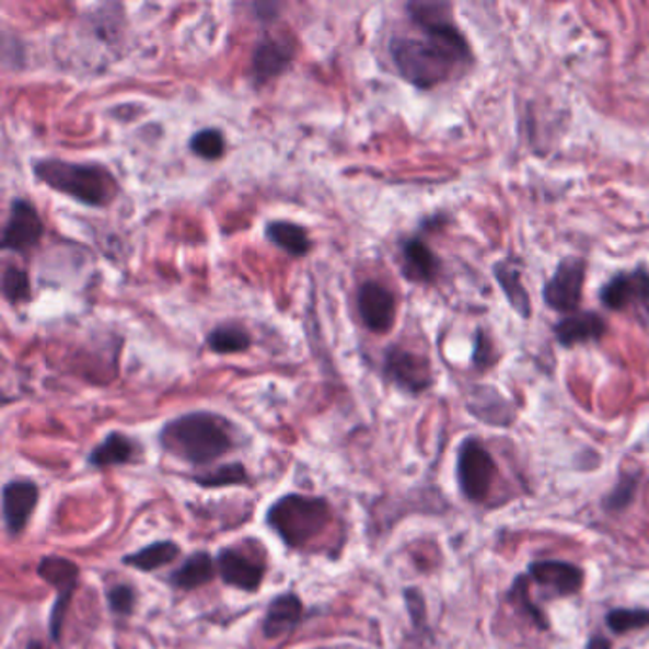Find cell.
I'll return each mask as SVG.
<instances>
[{"mask_svg":"<svg viewBox=\"0 0 649 649\" xmlns=\"http://www.w3.org/2000/svg\"><path fill=\"white\" fill-rule=\"evenodd\" d=\"M406 10L409 20L421 30V37L396 35L389 43L394 67L404 81L429 90L473 61L467 38L453 23L450 4L409 2Z\"/></svg>","mask_w":649,"mask_h":649,"instance_id":"1","label":"cell"},{"mask_svg":"<svg viewBox=\"0 0 649 649\" xmlns=\"http://www.w3.org/2000/svg\"><path fill=\"white\" fill-rule=\"evenodd\" d=\"M161 444L166 452L190 465H210L233 448L225 417L210 412H190L164 425Z\"/></svg>","mask_w":649,"mask_h":649,"instance_id":"2","label":"cell"},{"mask_svg":"<svg viewBox=\"0 0 649 649\" xmlns=\"http://www.w3.org/2000/svg\"><path fill=\"white\" fill-rule=\"evenodd\" d=\"M33 172L50 189L71 197L81 205L103 208L111 205L118 195L115 175L102 164H79V162L44 159L35 162Z\"/></svg>","mask_w":649,"mask_h":649,"instance_id":"3","label":"cell"},{"mask_svg":"<svg viewBox=\"0 0 649 649\" xmlns=\"http://www.w3.org/2000/svg\"><path fill=\"white\" fill-rule=\"evenodd\" d=\"M332 519L328 501L322 497L288 494L267 511V524L288 547L301 548L318 537Z\"/></svg>","mask_w":649,"mask_h":649,"instance_id":"4","label":"cell"},{"mask_svg":"<svg viewBox=\"0 0 649 649\" xmlns=\"http://www.w3.org/2000/svg\"><path fill=\"white\" fill-rule=\"evenodd\" d=\"M497 465L491 453L478 438H465L457 452V482L461 494L471 503H480L489 496Z\"/></svg>","mask_w":649,"mask_h":649,"instance_id":"5","label":"cell"},{"mask_svg":"<svg viewBox=\"0 0 649 649\" xmlns=\"http://www.w3.org/2000/svg\"><path fill=\"white\" fill-rule=\"evenodd\" d=\"M38 576L43 577L46 583L51 584L58 591V599H56V604L51 607L50 636L54 642H59L67 610L71 604L73 592L77 591L81 571L71 560L59 558V556H46L43 563L38 564Z\"/></svg>","mask_w":649,"mask_h":649,"instance_id":"6","label":"cell"},{"mask_svg":"<svg viewBox=\"0 0 649 649\" xmlns=\"http://www.w3.org/2000/svg\"><path fill=\"white\" fill-rule=\"evenodd\" d=\"M600 300L610 311H635L649 321V273L636 269L619 273L600 290Z\"/></svg>","mask_w":649,"mask_h":649,"instance_id":"7","label":"cell"},{"mask_svg":"<svg viewBox=\"0 0 649 649\" xmlns=\"http://www.w3.org/2000/svg\"><path fill=\"white\" fill-rule=\"evenodd\" d=\"M584 277L587 262L581 257H566L545 285V303L558 313L576 311L583 295Z\"/></svg>","mask_w":649,"mask_h":649,"instance_id":"8","label":"cell"},{"mask_svg":"<svg viewBox=\"0 0 649 649\" xmlns=\"http://www.w3.org/2000/svg\"><path fill=\"white\" fill-rule=\"evenodd\" d=\"M383 370L389 381L409 394H419L432 385L431 362L412 350L391 347L385 352Z\"/></svg>","mask_w":649,"mask_h":649,"instance_id":"9","label":"cell"},{"mask_svg":"<svg viewBox=\"0 0 649 649\" xmlns=\"http://www.w3.org/2000/svg\"><path fill=\"white\" fill-rule=\"evenodd\" d=\"M43 234V219L38 216L37 208L23 198H14L8 212L7 225L2 231V250L23 254L35 248Z\"/></svg>","mask_w":649,"mask_h":649,"instance_id":"10","label":"cell"},{"mask_svg":"<svg viewBox=\"0 0 649 649\" xmlns=\"http://www.w3.org/2000/svg\"><path fill=\"white\" fill-rule=\"evenodd\" d=\"M358 313L373 334H387L396 318V300L385 286L368 280L358 290Z\"/></svg>","mask_w":649,"mask_h":649,"instance_id":"11","label":"cell"},{"mask_svg":"<svg viewBox=\"0 0 649 649\" xmlns=\"http://www.w3.org/2000/svg\"><path fill=\"white\" fill-rule=\"evenodd\" d=\"M530 581L553 592V596L564 599L581 592L584 584V571L576 564L564 560H537L528 566Z\"/></svg>","mask_w":649,"mask_h":649,"instance_id":"12","label":"cell"},{"mask_svg":"<svg viewBox=\"0 0 649 649\" xmlns=\"http://www.w3.org/2000/svg\"><path fill=\"white\" fill-rule=\"evenodd\" d=\"M218 571L229 587L239 591L256 592L265 577V564L241 548H223L218 555Z\"/></svg>","mask_w":649,"mask_h":649,"instance_id":"13","label":"cell"},{"mask_svg":"<svg viewBox=\"0 0 649 649\" xmlns=\"http://www.w3.org/2000/svg\"><path fill=\"white\" fill-rule=\"evenodd\" d=\"M293 51L295 48L288 38L265 33L256 44V50L252 56L254 81L257 84H267L273 79L280 77L288 67L292 66Z\"/></svg>","mask_w":649,"mask_h":649,"instance_id":"14","label":"cell"},{"mask_svg":"<svg viewBox=\"0 0 649 649\" xmlns=\"http://www.w3.org/2000/svg\"><path fill=\"white\" fill-rule=\"evenodd\" d=\"M38 503V488L33 480L8 482L2 489V517L8 533L18 535L25 530Z\"/></svg>","mask_w":649,"mask_h":649,"instance_id":"15","label":"cell"},{"mask_svg":"<svg viewBox=\"0 0 649 649\" xmlns=\"http://www.w3.org/2000/svg\"><path fill=\"white\" fill-rule=\"evenodd\" d=\"M607 332L606 321L596 313H577L566 316L555 326L556 341L563 347L599 341Z\"/></svg>","mask_w":649,"mask_h":649,"instance_id":"16","label":"cell"},{"mask_svg":"<svg viewBox=\"0 0 649 649\" xmlns=\"http://www.w3.org/2000/svg\"><path fill=\"white\" fill-rule=\"evenodd\" d=\"M401 257L402 275L417 285H429L440 273L437 254L421 239H408L404 242Z\"/></svg>","mask_w":649,"mask_h":649,"instance_id":"17","label":"cell"},{"mask_svg":"<svg viewBox=\"0 0 649 649\" xmlns=\"http://www.w3.org/2000/svg\"><path fill=\"white\" fill-rule=\"evenodd\" d=\"M301 621H303V604L300 596L282 594L270 602L269 610L265 613L262 625L263 635L267 638L288 635L300 625Z\"/></svg>","mask_w":649,"mask_h":649,"instance_id":"18","label":"cell"},{"mask_svg":"<svg viewBox=\"0 0 649 649\" xmlns=\"http://www.w3.org/2000/svg\"><path fill=\"white\" fill-rule=\"evenodd\" d=\"M471 414L482 424L494 427H509L514 421V409L511 402L505 401L501 394L489 387H476L473 401L468 404Z\"/></svg>","mask_w":649,"mask_h":649,"instance_id":"19","label":"cell"},{"mask_svg":"<svg viewBox=\"0 0 649 649\" xmlns=\"http://www.w3.org/2000/svg\"><path fill=\"white\" fill-rule=\"evenodd\" d=\"M216 576V566L210 553L200 551L187 556V560L169 577L170 584L179 591H195L202 584L210 583Z\"/></svg>","mask_w":649,"mask_h":649,"instance_id":"20","label":"cell"},{"mask_svg":"<svg viewBox=\"0 0 649 649\" xmlns=\"http://www.w3.org/2000/svg\"><path fill=\"white\" fill-rule=\"evenodd\" d=\"M136 457V442L123 432H109L102 444L95 445L88 455V463L95 468L126 465Z\"/></svg>","mask_w":649,"mask_h":649,"instance_id":"21","label":"cell"},{"mask_svg":"<svg viewBox=\"0 0 649 649\" xmlns=\"http://www.w3.org/2000/svg\"><path fill=\"white\" fill-rule=\"evenodd\" d=\"M265 236L269 239L270 244L285 250L286 254L292 257H305L313 248L305 227L295 225L290 221H270L265 227Z\"/></svg>","mask_w":649,"mask_h":649,"instance_id":"22","label":"cell"},{"mask_svg":"<svg viewBox=\"0 0 649 649\" xmlns=\"http://www.w3.org/2000/svg\"><path fill=\"white\" fill-rule=\"evenodd\" d=\"M494 273H496L497 282L503 288L505 295H507L512 309L520 316L530 318L532 316V301H530V295H528L524 285H522V275H520L517 263L499 262L494 267Z\"/></svg>","mask_w":649,"mask_h":649,"instance_id":"23","label":"cell"},{"mask_svg":"<svg viewBox=\"0 0 649 649\" xmlns=\"http://www.w3.org/2000/svg\"><path fill=\"white\" fill-rule=\"evenodd\" d=\"M177 556H179V547L175 545L174 541H157L153 545H147L138 553L126 555L123 563L126 566L143 571V573H149V571L162 568L166 564L174 563Z\"/></svg>","mask_w":649,"mask_h":649,"instance_id":"24","label":"cell"},{"mask_svg":"<svg viewBox=\"0 0 649 649\" xmlns=\"http://www.w3.org/2000/svg\"><path fill=\"white\" fill-rule=\"evenodd\" d=\"M206 344L218 355H236V352L250 349L252 337H250L248 329L241 324L227 322V324H219L208 334Z\"/></svg>","mask_w":649,"mask_h":649,"instance_id":"25","label":"cell"},{"mask_svg":"<svg viewBox=\"0 0 649 649\" xmlns=\"http://www.w3.org/2000/svg\"><path fill=\"white\" fill-rule=\"evenodd\" d=\"M509 600H511L514 606L519 607L520 612L524 613L525 617H530L535 627L541 630H547L548 625L547 613L543 612L537 604H533V600L530 599V577L528 573L514 579L511 591H509Z\"/></svg>","mask_w":649,"mask_h":649,"instance_id":"26","label":"cell"},{"mask_svg":"<svg viewBox=\"0 0 649 649\" xmlns=\"http://www.w3.org/2000/svg\"><path fill=\"white\" fill-rule=\"evenodd\" d=\"M606 627L613 635H627L630 630L649 627V610L644 607H615L607 612Z\"/></svg>","mask_w":649,"mask_h":649,"instance_id":"27","label":"cell"},{"mask_svg":"<svg viewBox=\"0 0 649 649\" xmlns=\"http://www.w3.org/2000/svg\"><path fill=\"white\" fill-rule=\"evenodd\" d=\"M195 482L202 488H221V486H241L248 484V473L242 463H229L213 468L206 475L195 476Z\"/></svg>","mask_w":649,"mask_h":649,"instance_id":"28","label":"cell"},{"mask_svg":"<svg viewBox=\"0 0 649 649\" xmlns=\"http://www.w3.org/2000/svg\"><path fill=\"white\" fill-rule=\"evenodd\" d=\"M2 295L12 305H20L31 300L30 277L18 265H8L2 273Z\"/></svg>","mask_w":649,"mask_h":649,"instance_id":"29","label":"cell"},{"mask_svg":"<svg viewBox=\"0 0 649 649\" xmlns=\"http://www.w3.org/2000/svg\"><path fill=\"white\" fill-rule=\"evenodd\" d=\"M189 147L200 159L218 161L225 154V138L218 128H205L190 138Z\"/></svg>","mask_w":649,"mask_h":649,"instance_id":"30","label":"cell"},{"mask_svg":"<svg viewBox=\"0 0 649 649\" xmlns=\"http://www.w3.org/2000/svg\"><path fill=\"white\" fill-rule=\"evenodd\" d=\"M640 484V475L636 473H627V475H621L619 480L615 484V488L610 491V496L604 501L606 511L621 512L627 509L628 505L635 501L636 489Z\"/></svg>","mask_w":649,"mask_h":649,"instance_id":"31","label":"cell"},{"mask_svg":"<svg viewBox=\"0 0 649 649\" xmlns=\"http://www.w3.org/2000/svg\"><path fill=\"white\" fill-rule=\"evenodd\" d=\"M107 604L117 615H130L136 606V592L130 584H115L107 591Z\"/></svg>","mask_w":649,"mask_h":649,"instance_id":"32","label":"cell"},{"mask_svg":"<svg viewBox=\"0 0 649 649\" xmlns=\"http://www.w3.org/2000/svg\"><path fill=\"white\" fill-rule=\"evenodd\" d=\"M404 599H406V606H408L409 617L416 627H424L427 623V607H425V599L421 592L417 589H406L404 591Z\"/></svg>","mask_w":649,"mask_h":649,"instance_id":"33","label":"cell"},{"mask_svg":"<svg viewBox=\"0 0 649 649\" xmlns=\"http://www.w3.org/2000/svg\"><path fill=\"white\" fill-rule=\"evenodd\" d=\"M489 350H491V345H489L488 339L482 336V334H478V337H476L475 349V364L478 366V368H486V366L489 364V360L486 358H491V352H489ZM491 360H494V358H491Z\"/></svg>","mask_w":649,"mask_h":649,"instance_id":"34","label":"cell"},{"mask_svg":"<svg viewBox=\"0 0 649 649\" xmlns=\"http://www.w3.org/2000/svg\"><path fill=\"white\" fill-rule=\"evenodd\" d=\"M584 649H612V642L607 640L606 636L594 635L591 636V640L587 642Z\"/></svg>","mask_w":649,"mask_h":649,"instance_id":"35","label":"cell"},{"mask_svg":"<svg viewBox=\"0 0 649 649\" xmlns=\"http://www.w3.org/2000/svg\"><path fill=\"white\" fill-rule=\"evenodd\" d=\"M27 649H48V648H46V646H44L43 642H37V640H33V642H30V646H27Z\"/></svg>","mask_w":649,"mask_h":649,"instance_id":"36","label":"cell"}]
</instances>
